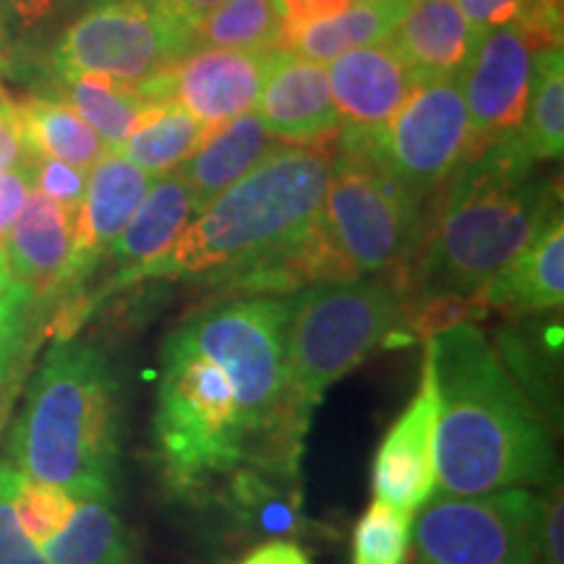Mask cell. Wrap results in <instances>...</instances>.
Instances as JSON below:
<instances>
[{
    "label": "cell",
    "instance_id": "6da1fadb",
    "mask_svg": "<svg viewBox=\"0 0 564 564\" xmlns=\"http://www.w3.org/2000/svg\"><path fill=\"white\" fill-rule=\"evenodd\" d=\"M560 188L539 171L520 133L470 152L426 199L421 228L398 272L405 301L478 293L546 228Z\"/></svg>",
    "mask_w": 564,
    "mask_h": 564
},
{
    "label": "cell",
    "instance_id": "7a4b0ae2",
    "mask_svg": "<svg viewBox=\"0 0 564 564\" xmlns=\"http://www.w3.org/2000/svg\"><path fill=\"white\" fill-rule=\"evenodd\" d=\"M436 398V489L449 497L528 489L554 474L552 429L476 324L429 337Z\"/></svg>",
    "mask_w": 564,
    "mask_h": 564
},
{
    "label": "cell",
    "instance_id": "3957f363",
    "mask_svg": "<svg viewBox=\"0 0 564 564\" xmlns=\"http://www.w3.org/2000/svg\"><path fill=\"white\" fill-rule=\"evenodd\" d=\"M327 186V150L278 144L249 175L196 212L171 249L141 267L131 285L144 280L228 285L301 241L322 220Z\"/></svg>",
    "mask_w": 564,
    "mask_h": 564
},
{
    "label": "cell",
    "instance_id": "277c9868",
    "mask_svg": "<svg viewBox=\"0 0 564 564\" xmlns=\"http://www.w3.org/2000/svg\"><path fill=\"white\" fill-rule=\"evenodd\" d=\"M121 449V392L110 358L89 340H55L9 434L19 474L74 499H112Z\"/></svg>",
    "mask_w": 564,
    "mask_h": 564
},
{
    "label": "cell",
    "instance_id": "5b68a950",
    "mask_svg": "<svg viewBox=\"0 0 564 564\" xmlns=\"http://www.w3.org/2000/svg\"><path fill=\"white\" fill-rule=\"evenodd\" d=\"M293 295H230L173 329L230 379L249 440L246 463L299 476L303 444L285 426V350Z\"/></svg>",
    "mask_w": 564,
    "mask_h": 564
},
{
    "label": "cell",
    "instance_id": "8992f818",
    "mask_svg": "<svg viewBox=\"0 0 564 564\" xmlns=\"http://www.w3.org/2000/svg\"><path fill=\"white\" fill-rule=\"evenodd\" d=\"M405 295L392 274L293 293L285 350V426L303 444L314 408L373 350L392 345Z\"/></svg>",
    "mask_w": 564,
    "mask_h": 564
},
{
    "label": "cell",
    "instance_id": "52a82bcc",
    "mask_svg": "<svg viewBox=\"0 0 564 564\" xmlns=\"http://www.w3.org/2000/svg\"><path fill=\"white\" fill-rule=\"evenodd\" d=\"M154 447L162 476L178 494H199L249 457L230 379L175 333L162 343Z\"/></svg>",
    "mask_w": 564,
    "mask_h": 564
},
{
    "label": "cell",
    "instance_id": "ba28073f",
    "mask_svg": "<svg viewBox=\"0 0 564 564\" xmlns=\"http://www.w3.org/2000/svg\"><path fill=\"white\" fill-rule=\"evenodd\" d=\"M426 202L373 158L361 133L343 129L329 144L322 220L358 278L398 272L419 236Z\"/></svg>",
    "mask_w": 564,
    "mask_h": 564
},
{
    "label": "cell",
    "instance_id": "9c48e42d",
    "mask_svg": "<svg viewBox=\"0 0 564 564\" xmlns=\"http://www.w3.org/2000/svg\"><path fill=\"white\" fill-rule=\"evenodd\" d=\"M194 51V32L165 0H89L58 34L51 74H102L144 84Z\"/></svg>",
    "mask_w": 564,
    "mask_h": 564
},
{
    "label": "cell",
    "instance_id": "30bf717a",
    "mask_svg": "<svg viewBox=\"0 0 564 564\" xmlns=\"http://www.w3.org/2000/svg\"><path fill=\"white\" fill-rule=\"evenodd\" d=\"M405 564H546L541 497L531 489L436 494L413 518Z\"/></svg>",
    "mask_w": 564,
    "mask_h": 564
},
{
    "label": "cell",
    "instance_id": "8fae6325",
    "mask_svg": "<svg viewBox=\"0 0 564 564\" xmlns=\"http://www.w3.org/2000/svg\"><path fill=\"white\" fill-rule=\"evenodd\" d=\"M358 133L373 158L421 202L474 152L468 108L457 79H419L382 129Z\"/></svg>",
    "mask_w": 564,
    "mask_h": 564
},
{
    "label": "cell",
    "instance_id": "7c38bea8",
    "mask_svg": "<svg viewBox=\"0 0 564 564\" xmlns=\"http://www.w3.org/2000/svg\"><path fill=\"white\" fill-rule=\"evenodd\" d=\"M535 51L539 47L518 24L499 26L476 40L474 53L457 74L470 118L474 152L489 141L520 131L531 91Z\"/></svg>",
    "mask_w": 564,
    "mask_h": 564
},
{
    "label": "cell",
    "instance_id": "4fadbf2b",
    "mask_svg": "<svg viewBox=\"0 0 564 564\" xmlns=\"http://www.w3.org/2000/svg\"><path fill=\"white\" fill-rule=\"evenodd\" d=\"M436 398L434 369L423 352L421 382L411 405L387 429L377 457L371 465L373 502L394 507L398 512L415 518L436 491Z\"/></svg>",
    "mask_w": 564,
    "mask_h": 564
},
{
    "label": "cell",
    "instance_id": "5bb4252c",
    "mask_svg": "<svg viewBox=\"0 0 564 564\" xmlns=\"http://www.w3.org/2000/svg\"><path fill=\"white\" fill-rule=\"evenodd\" d=\"M150 175L131 165L121 152H105L87 175V192L82 207L76 209L74 257H70L66 291L61 303L87 293V282L100 272L105 251L121 236L126 225L144 202L152 186Z\"/></svg>",
    "mask_w": 564,
    "mask_h": 564
},
{
    "label": "cell",
    "instance_id": "9a60e30c",
    "mask_svg": "<svg viewBox=\"0 0 564 564\" xmlns=\"http://www.w3.org/2000/svg\"><path fill=\"white\" fill-rule=\"evenodd\" d=\"M272 51L194 47L167 66L171 102L196 118L204 129L257 110Z\"/></svg>",
    "mask_w": 564,
    "mask_h": 564
},
{
    "label": "cell",
    "instance_id": "2e32d148",
    "mask_svg": "<svg viewBox=\"0 0 564 564\" xmlns=\"http://www.w3.org/2000/svg\"><path fill=\"white\" fill-rule=\"evenodd\" d=\"M267 133L280 144L324 150L343 131L327 68L285 47H274L259 95L257 110Z\"/></svg>",
    "mask_w": 564,
    "mask_h": 564
},
{
    "label": "cell",
    "instance_id": "e0dca14e",
    "mask_svg": "<svg viewBox=\"0 0 564 564\" xmlns=\"http://www.w3.org/2000/svg\"><path fill=\"white\" fill-rule=\"evenodd\" d=\"M76 212H70L37 188L21 209L19 220L0 243L9 272L34 295L42 314L53 312L63 299L70 257H74Z\"/></svg>",
    "mask_w": 564,
    "mask_h": 564
},
{
    "label": "cell",
    "instance_id": "ac0fdd59",
    "mask_svg": "<svg viewBox=\"0 0 564 564\" xmlns=\"http://www.w3.org/2000/svg\"><path fill=\"white\" fill-rule=\"evenodd\" d=\"M327 79L343 129L356 131L382 129L419 82L390 40L340 53Z\"/></svg>",
    "mask_w": 564,
    "mask_h": 564
},
{
    "label": "cell",
    "instance_id": "d6986e66",
    "mask_svg": "<svg viewBox=\"0 0 564 564\" xmlns=\"http://www.w3.org/2000/svg\"><path fill=\"white\" fill-rule=\"evenodd\" d=\"M274 147L278 141L267 133L257 112H243L217 129H209L196 152L178 171L192 196L194 215L207 207L217 194L249 175Z\"/></svg>",
    "mask_w": 564,
    "mask_h": 564
},
{
    "label": "cell",
    "instance_id": "ffe728a7",
    "mask_svg": "<svg viewBox=\"0 0 564 564\" xmlns=\"http://www.w3.org/2000/svg\"><path fill=\"white\" fill-rule=\"evenodd\" d=\"M489 312L544 314L564 301V223L556 212L520 257L478 291Z\"/></svg>",
    "mask_w": 564,
    "mask_h": 564
},
{
    "label": "cell",
    "instance_id": "44dd1931",
    "mask_svg": "<svg viewBox=\"0 0 564 564\" xmlns=\"http://www.w3.org/2000/svg\"><path fill=\"white\" fill-rule=\"evenodd\" d=\"M476 40L455 0H413L390 37L415 79H457Z\"/></svg>",
    "mask_w": 564,
    "mask_h": 564
},
{
    "label": "cell",
    "instance_id": "7402d4cb",
    "mask_svg": "<svg viewBox=\"0 0 564 564\" xmlns=\"http://www.w3.org/2000/svg\"><path fill=\"white\" fill-rule=\"evenodd\" d=\"M413 0H352L340 17L285 34L280 47L314 63H329L352 47L390 40Z\"/></svg>",
    "mask_w": 564,
    "mask_h": 564
},
{
    "label": "cell",
    "instance_id": "603a6c76",
    "mask_svg": "<svg viewBox=\"0 0 564 564\" xmlns=\"http://www.w3.org/2000/svg\"><path fill=\"white\" fill-rule=\"evenodd\" d=\"M13 108L30 160L53 158L89 173L95 162L108 152L95 129L61 97L30 95L21 102H13Z\"/></svg>",
    "mask_w": 564,
    "mask_h": 564
},
{
    "label": "cell",
    "instance_id": "cb8c5ba5",
    "mask_svg": "<svg viewBox=\"0 0 564 564\" xmlns=\"http://www.w3.org/2000/svg\"><path fill=\"white\" fill-rule=\"evenodd\" d=\"M223 505L238 520V525L253 533L288 541L285 535L303 531L299 476L272 474L259 465L243 463L230 474Z\"/></svg>",
    "mask_w": 564,
    "mask_h": 564
},
{
    "label": "cell",
    "instance_id": "d4e9b609",
    "mask_svg": "<svg viewBox=\"0 0 564 564\" xmlns=\"http://www.w3.org/2000/svg\"><path fill=\"white\" fill-rule=\"evenodd\" d=\"M42 554L51 564H131L133 541L110 499L87 497L76 499L66 528Z\"/></svg>",
    "mask_w": 564,
    "mask_h": 564
},
{
    "label": "cell",
    "instance_id": "484cf974",
    "mask_svg": "<svg viewBox=\"0 0 564 564\" xmlns=\"http://www.w3.org/2000/svg\"><path fill=\"white\" fill-rule=\"evenodd\" d=\"M61 100H66L102 139L105 150L118 152L133 126L152 105L139 87L110 79L102 74L53 76Z\"/></svg>",
    "mask_w": 564,
    "mask_h": 564
},
{
    "label": "cell",
    "instance_id": "4316f807",
    "mask_svg": "<svg viewBox=\"0 0 564 564\" xmlns=\"http://www.w3.org/2000/svg\"><path fill=\"white\" fill-rule=\"evenodd\" d=\"M207 129L175 102L152 105L118 152L150 178L175 173L196 152Z\"/></svg>",
    "mask_w": 564,
    "mask_h": 564
},
{
    "label": "cell",
    "instance_id": "83f0119b",
    "mask_svg": "<svg viewBox=\"0 0 564 564\" xmlns=\"http://www.w3.org/2000/svg\"><path fill=\"white\" fill-rule=\"evenodd\" d=\"M520 141L533 160L554 162L564 150V55L562 45L541 47L533 55L531 91Z\"/></svg>",
    "mask_w": 564,
    "mask_h": 564
},
{
    "label": "cell",
    "instance_id": "f1b7e54d",
    "mask_svg": "<svg viewBox=\"0 0 564 564\" xmlns=\"http://www.w3.org/2000/svg\"><path fill=\"white\" fill-rule=\"evenodd\" d=\"M42 316L40 303L0 257V419L24 371L34 335L42 333Z\"/></svg>",
    "mask_w": 564,
    "mask_h": 564
},
{
    "label": "cell",
    "instance_id": "f546056e",
    "mask_svg": "<svg viewBox=\"0 0 564 564\" xmlns=\"http://www.w3.org/2000/svg\"><path fill=\"white\" fill-rule=\"evenodd\" d=\"M282 24L274 0H225L194 30V47L274 51Z\"/></svg>",
    "mask_w": 564,
    "mask_h": 564
},
{
    "label": "cell",
    "instance_id": "4dcf8cb0",
    "mask_svg": "<svg viewBox=\"0 0 564 564\" xmlns=\"http://www.w3.org/2000/svg\"><path fill=\"white\" fill-rule=\"evenodd\" d=\"M9 499L19 525L40 549L66 528L76 507V499L66 489L47 481H34L19 474L13 465L9 470Z\"/></svg>",
    "mask_w": 564,
    "mask_h": 564
},
{
    "label": "cell",
    "instance_id": "1f68e13d",
    "mask_svg": "<svg viewBox=\"0 0 564 564\" xmlns=\"http://www.w3.org/2000/svg\"><path fill=\"white\" fill-rule=\"evenodd\" d=\"M413 518L390 505L373 502L352 531V564H405Z\"/></svg>",
    "mask_w": 564,
    "mask_h": 564
},
{
    "label": "cell",
    "instance_id": "d6a6232c",
    "mask_svg": "<svg viewBox=\"0 0 564 564\" xmlns=\"http://www.w3.org/2000/svg\"><path fill=\"white\" fill-rule=\"evenodd\" d=\"M87 171L68 165V162L53 158H34L32 160V181L40 194L53 199L61 207L76 212L84 202L87 192Z\"/></svg>",
    "mask_w": 564,
    "mask_h": 564
},
{
    "label": "cell",
    "instance_id": "836d02e7",
    "mask_svg": "<svg viewBox=\"0 0 564 564\" xmlns=\"http://www.w3.org/2000/svg\"><path fill=\"white\" fill-rule=\"evenodd\" d=\"M9 470L11 463L0 460V564H51L19 525L9 499Z\"/></svg>",
    "mask_w": 564,
    "mask_h": 564
},
{
    "label": "cell",
    "instance_id": "e575fe53",
    "mask_svg": "<svg viewBox=\"0 0 564 564\" xmlns=\"http://www.w3.org/2000/svg\"><path fill=\"white\" fill-rule=\"evenodd\" d=\"M528 3L531 0H455L463 19L468 21L470 30L478 37L491 30H499V26L518 24L523 19Z\"/></svg>",
    "mask_w": 564,
    "mask_h": 564
},
{
    "label": "cell",
    "instance_id": "d590c367",
    "mask_svg": "<svg viewBox=\"0 0 564 564\" xmlns=\"http://www.w3.org/2000/svg\"><path fill=\"white\" fill-rule=\"evenodd\" d=\"M350 3L352 0H274L280 13L282 37L308 24H319V21L340 17Z\"/></svg>",
    "mask_w": 564,
    "mask_h": 564
},
{
    "label": "cell",
    "instance_id": "8d00e7d4",
    "mask_svg": "<svg viewBox=\"0 0 564 564\" xmlns=\"http://www.w3.org/2000/svg\"><path fill=\"white\" fill-rule=\"evenodd\" d=\"M34 188L32 165L11 167V171H0V243H3L6 232L13 228L19 220L21 209L30 199Z\"/></svg>",
    "mask_w": 564,
    "mask_h": 564
},
{
    "label": "cell",
    "instance_id": "74e56055",
    "mask_svg": "<svg viewBox=\"0 0 564 564\" xmlns=\"http://www.w3.org/2000/svg\"><path fill=\"white\" fill-rule=\"evenodd\" d=\"M564 528V497L562 484H556L541 497V552L546 564H564L562 546Z\"/></svg>",
    "mask_w": 564,
    "mask_h": 564
},
{
    "label": "cell",
    "instance_id": "f35d334b",
    "mask_svg": "<svg viewBox=\"0 0 564 564\" xmlns=\"http://www.w3.org/2000/svg\"><path fill=\"white\" fill-rule=\"evenodd\" d=\"M3 3L11 24L21 32H30L47 24V21L63 17L79 0H3Z\"/></svg>",
    "mask_w": 564,
    "mask_h": 564
},
{
    "label": "cell",
    "instance_id": "ab89813d",
    "mask_svg": "<svg viewBox=\"0 0 564 564\" xmlns=\"http://www.w3.org/2000/svg\"><path fill=\"white\" fill-rule=\"evenodd\" d=\"M238 564H308V556L293 541L274 539L253 549Z\"/></svg>",
    "mask_w": 564,
    "mask_h": 564
},
{
    "label": "cell",
    "instance_id": "60d3db41",
    "mask_svg": "<svg viewBox=\"0 0 564 564\" xmlns=\"http://www.w3.org/2000/svg\"><path fill=\"white\" fill-rule=\"evenodd\" d=\"M165 3L175 13V19L194 32L204 21V17L215 11L220 3H225V0H165Z\"/></svg>",
    "mask_w": 564,
    "mask_h": 564
},
{
    "label": "cell",
    "instance_id": "b9f144b4",
    "mask_svg": "<svg viewBox=\"0 0 564 564\" xmlns=\"http://www.w3.org/2000/svg\"><path fill=\"white\" fill-rule=\"evenodd\" d=\"M541 6H544L546 11H552V13H556V17H562V0H539Z\"/></svg>",
    "mask_w": 564,
    "mask_h": 564
},
{
    "label": "cell",
    "instance_id": "7bdbcfd3",
    "mask_svg": "<svg viewBox=\"0 0 564 564\" xmlns=\"http://www.w3.org/2000/svg\"><path fill=\"white\" fill-rule=\"evenodd\" d=\"M6 47V26H3V9H0V51Z\"/></svg>",
    "mask_w": 564,
    "mask_h": 564
},
{
    "label": "cell",
    "instance_id": "ee69618b",
    "mask_svg": "<svg viewBox=\"0 0 564 564\" xmlns=\"http://www.w3.org/2000/svg\"><path fill=\"white\" fill-rule=\"evenodd\" d=\"M3 68H6V58H3V51H0V76H3ZM3 91V89H0Z\"/></svg>",
    "mask_w": 564,
    "mask_h": 564
}]
</instances>
